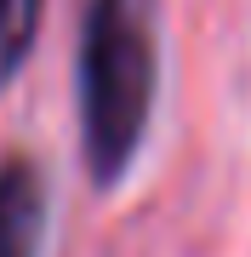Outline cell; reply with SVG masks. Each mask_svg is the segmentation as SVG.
<instances>
[{"mask_svg":"<svg viewBox=\"0 0 251 257\" xmlns=\"http://www.w3.org/2000/svg\"><path fill=\"white\" fill-rule=\"evenodd\" d=\"M35 35H40V0H0V86L29 63Z\"/></svg>","mask_w":251,"mask_h":257,"instance_id":"obj_3","label":"cell"},{"mask_svg":"<svg viewBox=\"0 0 251 257\" xmlns=\"http://www.w3.org/2000/svg\"><path fill=\"white\" fill-rule=\"evenodd\" d=\"M160 0H92L80 35V132L103 189L131 166L154 114Z\"/></svg>","mask_w":251,"mask_h":257,"instance_id":"obj_1","label":"cell"},{"mask_svg":"<svg viewBox=\"0 0 251 257\" xmlns=\"http://www.w3.org/2000/svg\"><path fill=\"white\" fill-rule=\"evenodd\" d=\"M46 234V183L29 160L0 166V257H40Z\"/></svg>","mask_w":251,"mask_h":257,"instance_id":"obj_2","label":"cell"}]
</instances>
